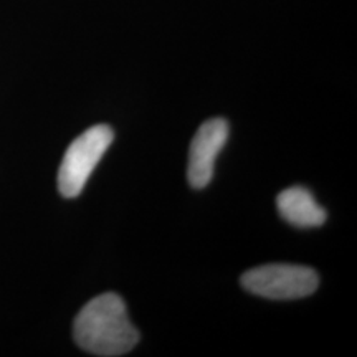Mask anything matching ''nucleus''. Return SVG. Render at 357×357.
<instances>
[{"label":"nucleus","instance_id":"5","mask_svg":"<svg viewBox=\"0 0 357 357\" xmlns=\"http://www.w3.org/2000/svg\"><path fill=\"white\" fill-rule=\"evenodd\" d=\"M276 205L280 215L298 229H314L326 222V211L305 187L294 185L280 192Z\"/></svg>","mask_w":357,"mask_h":357},{"label":"nucleus","instance_id":"1","mask_svg":"<svg viewBox=\"0 0 357 357\" xmlns=\"http://www.w3.org/2000/svg\"><path fill=\"white\" fill-rule=\"evenodd\" d=\"M73 336L83 351L101 357L128 354L139 341L126 305L114 293L100 294L83 306L75 319Z\"/></svg>","mask_w":357,"mask_h":357},{"label":"nucleus","instance_id":"2","mask_svg":"<svg viewBox=\"0 0 357 357\" xmlns=\"http://www.w3.org/2000/svg\"><path fill=\"white\" fill-rule=\"evenodd\" d=\"M113 139L114 132L108 124H96L71 142L58 169V190L63 197L73 199L82 194Z\"/></svg>","mask_w":357,"mask_h":357},{"label":"nucleus","instance_id":"4","mask_svg":"<svg viewBox=\"0 0 357 357\" xmlns=\"http://www.w3.org/2000/svg\"><path fill=\"white\" fill-rule=\"evenodd\" d=\"M229 139V123L222 118L205 121L190 142L187 178L194 189H204L211 184L215 169V159Z\"/></svg>","mask_w":357,"mask_h":357},{"label":"nucleus","instance_id":"3","mask_svg":"<svg viewBox=\"0 0 357 357\" xmlns=\"http://www.w3.org/2000/svg\"><path fill=\"white\" fill-rule=\"evenodd\" d=\"M318 284L314 270L288 263L252 268L242 276V287L248 293L268 300H300L314 293Z\"/></svg>","mask_w":357,"mask_h":357}]
</instances>
